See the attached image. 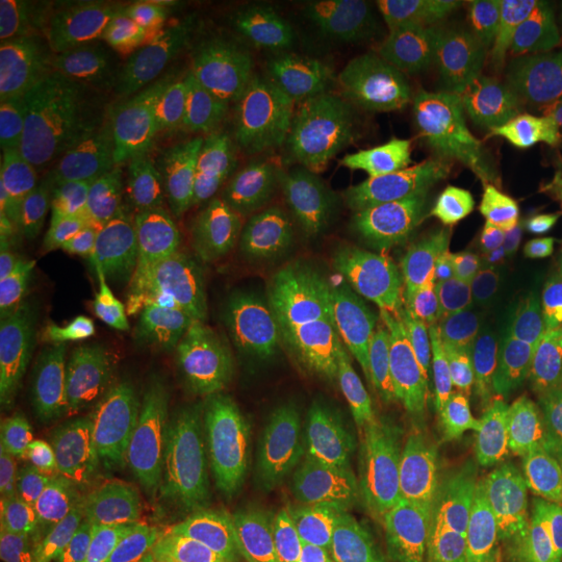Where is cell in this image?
Returning <instances> with one entry per match:
<instances>
[{
  "mask_svg": "<svg viewBox=\"0 0 562 562\" xmlns=\"http://www.w3.org/2000/svg\"><path fill=\"white\" fill-rule=\"evenodd\" d=\"M192 542V548H194V559L196 562H215V559L211 557V552H209V548L201 542V540H190Z\"/></svg>",
  "mask_w": 562,
  "mask_h": 562,
  "instance_id": "35",
  "label": "cell"
},
{
  "mask_svg": "<svg viewBox=\"0 0 562 562\" xmlns=\"http://www.w3.org/2000/svg\"><path fill=\"white\" fill-rule=\"evenodd\" d=\"M480 494L496 517L533 521L562 510V419L540 415L504 431L483 461Z\"/></svg>",
  "mask_w": 562,
  "mask_h": 562,
  "instance_id": "17",
  "label": "cell"
},
{
  "mask_svg": "<svg viewBox=\"0 0 562 562\" xmlns=\"http://www.w3.org/2000/svg\"><path fill=\"white\" fill-rule=\"evenodd\" d=\"M373 204L371 161L338 157L308 202L317 262L348 261L364 252Z\"/></svg>",
  "mask_w": 562,
  "mask_h": 562,
  "instance_id": "23",
  "label": "cell"
},
{
  "mask_svg": "<svg viewBox=\"0 0 562 562\" xmlns=\"http://www.w3.org/2000/svg\"><path fill=\"white\" fill-rule=\"evenodd\" d=\"M74 340L41 299L7 304L0 344V417L34 461L42 408L74 371Z\"/></svg>",
  "mask_w": 562,
  "mask_h": 562,
  "instance_id": "16",
  "label": "cell"
},
{
  "mask_svg": "<svg viewBox=\"0 0 562 562\" xmlns=\"http://www.w3.org/2000/svg\"><path fill=\"white\" fill-rule=\"evenodd\" d=\"M406 283L404 276H392L348 290L317 322L331 396L352 436L385 413L392 338Z\"/></svg>",
  "mask_w": 562,
  "mask_h": 562,
  "instance_id": "12",
  "label": "cell"
},
{
  "mask_svg": "<svg viewBox=\"0 0 562 562\" xmlns=\"http://www.w3.org/2000/svg\"><path fill=\"white\" fill-rule=\"evenodd\" d=\"M267 442L276 483V527L267 550L359 504L361 462L327 417L276 425Z\"/></svg>",
  "mask_w": 562,
  "mask_h": 562,
  "instance_id": "13",
  "label": "cell"
},
{
  "mask_svg": "<svg viewBox=\"0 0 562 562\" xmlns=\"http://www.w3.org/2000/svg\"><path fill=\"white\" fill-rule=\"evenodd\" d=\"M252 383L261 411L273 427L325 417L331 383L317 336L294 306L257 323Z\"/></svg>",
  "mask_w": 562,
  "mask_h": 562,
  "instance_id": "18",
  "label": "cell"
},
{
  "mask_svg": "<svg viewBox=\"0 0 562 562\" xmlns=\"http://www.w3.org/2000/svg\"><path fill=\"white\" fill-rule=\"evenodd\" d=\"M464 48L515 94L562 101V30L538 11H498L469 25Z\"/></svg>",
  "mask_w": 562,
  "mask_h": 562,
  "instance_id": "21",
  "label": "cell"
},
{
  "mask_svg": "<svg viewBox=\"0 0 562 562\" xmlns=\"http://www.w3.org/2000/svg\"><path fill=\"white\" fill-rule=\"evenodd\" d=\"M373 204L364 252L382 265H422L450 236L457 206L404 173L382 142L369 155Z\"/></svg>",
  "mask_w": 562,
  "mask_h": 562,
  "instance_id": "20",
  "label": "cell"
},
{
  "mask_svg": "<svg viewBox=\"0 0 562 562\" xmlns=\"http://www.w3.org/2000/svg\"><path fill=\"white\" fill-rule=\"evenodd\" d=\"M190 540L222 562H261L276 527L269 442L241 422L202 457L178 517Z\"/></svg>",
  "mask_w": 562,
  "mask_h": 562,
  "instance_id": "9",
  "label": "cell"
},
{
  "mask_svg": "<svg viewBox=\"0 0 562 562\" xmlns=\"http://www.w3.org/2000/svg\"><path fill=\"white\" fill-rule=\"evenodd\" d=\"M536 144L540 150V161L562 180V109L546 115L536 125Z\"/></svg>",
  "mask_w": 562,
  "mask_h": 562,
  "instance_id": "34",
  "label": "cell"
},
{
  "mask_svg": "<svg viewBox=\"0 0 562 562\" xmlns=\"http://www.w3.org/2000/svg\"><path fill=\"white\" fill-rule=\"evenodd\" d=\"M380 142L404 173L457 209L477 202L508 153L501 106L446 74L396 86L383 104Z\"/></svg>",
  "mask_w": 562,
  "mask_h": 562,
  "instance_id": "2",
  "label": "cell"
},
{
  "mask_svg": "<svg viewBox=\"0 0 562 562\" xmlns=\"http://www.w3.org/2000/svg\"><path fill=\"white\" fill-rule=\"evenodd\" d=\"M104 13L97 4L2 0V83L59 71L88 74Z\"/></svg>",
  "mask_w": 562,
  "mask_h": 562,
  "instance_id": "19",
  "label": "cell"
},
{
  "mask_svg": "<svg viewBox=\"0 0 562 562\" xmlns=\"http://www.w3.org/2000/svg\"><path fill=\"white\" fill-rule=\"evenodd\" d=\"M261 562H408V552L396 525L359 503L267 550Z\"/></svg>",
  "mask_w": 562,
  "mask_h": 562,
  "instance_id": "25",
  "label": "cell"
},
{
  "mask_svg": "<svg viewBox=\"0 0 562 562\" xmlns=\"http://www.w3.org/2000/svg\"><path fill=\"white\" fill-rule=\"evenodd\" d=\"M102 132L142 161L206 186L229 181L244 136L232 111L192 83L106 109Z\"/></svg>",
  "mask_w": 562,
  "mask_h": 562,
  "instance_id": "11",
  "label": "cell"
},
{
  "mask_svg": "<svg viewBox=\"0 0 562 562\" xmlns=\"http://www.w3.org/2000/svg\"><path fill=\"white\" fill-rule=\"evenodd\" d=\"M557 364H559V371L562 373V341L557 340Z\"/></svg>",
  "mask_w": 562,
  "mask_h": 562,
  "instance_id": "37",
  "label": "cell"
},
{
  "mask_svg": "<svg viewBox=\"0 0 562 562\" xmlns=\"http://www.w3.org/2000/svg\"><path fill=\"white\" fill-rule=\"evenodd\" d=\"M181 369V364L167 362H127L102 369V438L125 434L176 438L173 411Z\"/></svg>",
  "mask_w": 562,
  "mask_h": 562,
  "instance_id": "26",
  "label": "cell"
},
{
  "mask_svg": "<svg viewBox=\"0 0 562 562\" xmlns=\"http://www.w3.org/2000/svg\"><path fill=\"white\" fill-rule=\"evenodd\" d=\"M71 533V521L41 517L32 536L18 552L0 562H59L65 542Z\"/></svg>",
  "mask_w": 562,
  "mask_h": 562,
  "instance_id": "33",
  "label": "cell"
},
{
  "mask_svg": "<svg viewBox=\"0 0 562 562\" xmlns=\"http://www.w3.org/2000/svg\"><path fill=\"white\" fill-rule=\"evenodd\" d=\"M557 369V340L548 327L504 323L475 344L452 371L443 401L487 434L542 401Z\"/></svg>",
  "mask_w": 562,
  "mask_h": 562,
  "instance_id": "14",
  "label": "cell"
},
{
  "mask_svg": "<svg viewBox=\"0 0 562 562\" xmlns=\"http://www.w3.org/2000/svg\"><path fill=\"white\" fill-rule=\"evenodd\" d=\"M542 562H562V540H559L546 552Z\"/></svg>",
  "mask_w": 562,
  "mask_h": 562,
  "instance_id": "36",
  "label": "cell"
},
{
  "mask_svg": "<svg viewBox=\"0 0 562 562\" xmlns=\"http://www.w3.org/2000/svg\"><path fill=\"white\" fill-rule=\"evenodd\" d=\"M483 436L443 398H425L383 450V490L394 515L427 525L459 506L482 475Z\"/></svg>",
  "mask_w": 562,
  "mask_h": 562,
  "instance_id": "10",
  "label": "cell"
},
{
  "mask_svg": "<svg viewBox=\"0 0 562 562\" xmlns=\"http://www.w3.org/2000/svg\"><path fill=\"white\" fill-rule=\"evenodd\" d=\"M338 21L313 2H283L262 9L244 20V27L273 44L299 69V78L311 74L327 53Z\"/></svg>",
  "mask_w": 562,
  "mask_h": 562,
  "instance_id": "29",
  "label": "cell"
},
{
  "mask_svg": "<svg viewBox=\"0 0 562 562\" xmlns=\"http://www.w3.org/2000/svg\"><path fill=\"white\" fill-rule=\"evenodd\" d=\"M338 157L311 165L244 206L223 225V257L234 331L294 306L313 267L308 202Z\"/></svg>",
  "mask_w": 562,
  "mask_h": 562,
  "instance_id": "7",
  "label": "cell"
},
{
  "mask_svg": "<svg viewBox=\"0 0 562 562\" xmlns=\"http://www.w3.org/2000/svg\"><path fill=\"white\" fill-rule=\"evenodd\" d=\"M196 181L104 142L46 194L44 311L83 340L202 252L211 217Z\"/></svg>",
  "mask_w": 562,
  "mask_h": 562,
  "instance_id": "1",
  "label": "cell"
},
{
  "mask_svg": "<svg viewBox=\"0 0 562 562\" xmlns=\"http://www.w3.org/2000/svg\"><path fill=\"white\" fill-rule=\"evenodd\" d=\"M206 78L225 99L244 109L261 106L292 81H301L292 60L244 25L217 46Z\"/></svg>",
  "mask_w": 562,
  "mask_h": 562,
  "instance_id": "28",
  "label": "cell"
},
{
  "mask_svg": "<svg viewBox=\"0 0 562 562\" xmlns=\"http://www.w3.org/2000/svg\"><path fill=\"white\" fill-rule=\"evenodd\" d=\"M248 382V355L241 331H232L194 361L183 364L173 436L180 446L204 457L241 422V402Z\"/></svg>",
  "mask_w": 562,
  "mask_h": 562,
  "instance_id": "22",
  "label": "cell"
},
{
  "mask_svg": "<svg viewBox=\"0 0 562 562\" xmlns=\"http://www.w3.org/2000/svg\"><path fill=\"white\" fill-rule=\"evenodd\" d=\"M102 385L104 371L92 357L44 404L34 461L55 480L71 477L83 461L102 415Z\"/></svg>",
  "mask_w": 562,
  "mask_h": 562,
  "instance_id": "24",
  "label": "cell"
},
{
  "mask_svg": "<svg viewBox=\"0 0 562 562\" xmlns=\"http://www.w3.org/2000/svg\"><path fill=\"white\" fill-rule=\"evenodd\" d=\"M222 234L134 302L99 346L102 369L127 362L188 364L232 334Z\"/></svg>",
  "mask_w": 562,
  "mask_h": 562,
  "instance_id": "8",
  "label": "cell"
},
{
  "mask_svg": "<svg viewBox=\"0 0 562 562\" xmlns=\"http://www.w3.org/2000/svg\"><path fill=\"white\" fill-rule=\"evenodd\" d=\"M201 459L188 448H178L157 467H153L142 480L127 487L121 498L138 508L180 517L190 498L192 480Z\"/></svg>",
  "mask_w": 562,
  "mask_h": 562,
  "instance_id": "31",
  "label": "cell"
},
{
  "mask_svg": "<svg viewBox=\"0 0 562 562\" xmlns=\"http://www.w3.org/2000/svg\"><path fill=\"white\" fill-rule=\"evenodd\" d=\"M41 521V515L21 498L20 482L2 477L0 496V561L18 552L25 540L32 536L34 527Z\"/></svg>",
  "mask_w": 562,
  "mask_h": 562,
  "instance_id": "32",
  "label": "cell"
},
{
  "mask_svg": "<svg viewBox=\"0 0 562 562\" xmlns=\"http://www.w3.org/2000/svg\"><path fill=\"white\" fill-rule=\"evenodd\" d=\"M106 109L86 71L2 83L0 202L48 194L106 142Z\"/></svg>",
  "mask_w": 562,
  "mask_h": 562,
  "instance_id": "5",
  "label": "cell"
},
{
  "mask_svg": "<svg viewBox=\"0 0 562 562\" xmlns=\"http://www.w3.org/2000/svg\"><path fill=\"white\" fill-rule=\"evenodd\" d=\"M469 276L496 308L562 292V180L540 157L506 153L475 202Z\"/></svg>",
  "mask_w": 562,
  "mask_h": 562,
  "instance_id": "3",
  "label": "cell"
},
{
  "mask_svg": "<svg viewBox=\"0 0 562 562\" xmlns=\"http://www.w3.org/2000/svg\"><path fill=\"white\" fill-rule=\"evenodd\" d=\"M387 30L373 32L319 63L267 104L244 132L229 186L255 194L308 161L331 132L380 86L392 55Z\"/></svg>",
  "mask_w": 562,
  "mask_h": 562,
  "instance_id": "4",
  "label": "cell"
},
{
  "mask_svg": "<svg viewBox=\"0 0 562 562\" xmlns=\"http://www.w3.org/2000/svg\"><path fill=\"white\" fill-rule=\"evenodd\" d=\"M473 331L469 294L450 267L427 265L402 294L387 375L385 411L422 398Z\"/></svg>",
  "mask_w": 562,
  "mask_h": 562,
  "instance_id": "15",
  "label": "cell"
},
{
  "mask_svg": "<svg viewBox=\"0 0 562 562\" xmlns=\"http://www.w3.org/2000/svg\"><path fill=\"white\" fill-rule=\"evenodd\" d=\"M50 202L46 194L0 209V290L9 302L41 299L50 259Z\"/></svg>",
  "mask_w": 562,
  "mask_h": 562,
  "instance_id": "27",
  "label": "cell"
},
{
  "mask_svg": "<svg viewBox=\"0 0 562 562\" xmlns=\"http://www.w3.org/2000/svg\"><path fill=\"white\" fill-rule=\"evenodd\" d=\"M178 448L183 446L165 434H125L102 438L99 459L86 483V503L94 506L123 496L127 487Z\"/></svg>",
  "mask_w": 562,
  "mask_h": 562,
  "instance_id": "30",
  "label": "cell"
},
{
  "mask_svg": "<svg viewBox=\"0 0 562 562\" xmlns=\"http://www.w3.org/2000/svg\"><path fill=\"white\" fill-rule=\"evenodd\" d=\"M223 7L155 4L104 13L88 74L109 109L206 76L217 46L244 25Z\"/></svg>",
  "mask_w": 562,
  "mask_h": 562,
  "instance_id": "6",
  "label": "cell"
}]
</instances>
